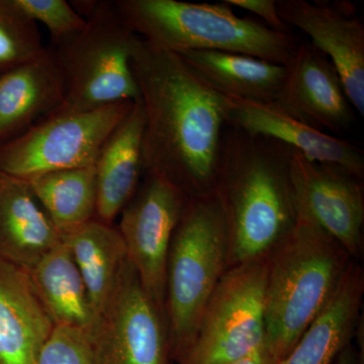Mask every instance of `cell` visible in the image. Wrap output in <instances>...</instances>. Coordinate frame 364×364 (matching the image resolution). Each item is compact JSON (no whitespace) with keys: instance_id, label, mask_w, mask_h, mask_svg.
Wrapping results in <instances>:
<instances>
[{"instance_id":"obj_22","label":"cell","mask_w":364,"mask_h":364,"mask_svg":"<svg viewBox=\"0 0 364 364\" xmlns=\"http://www.w3.org/2000/svg\"><path fill=\"white\" fill-rule=\"evenodd\" d=\"M61 240L70 249L85 280L95 318L114 291L128 260L123 238L117 228L93 219L62 235Z\"/></svg>"},{"instance_id":"obj_19","label":"cell","mask_w":364,"mask_h":364,"mask_svg":"<svg viewBox=\"0 0 364 364\" xmlns=\"http://www.w3.org/2000/svg\"><path fill=\"white\" fill-rule=\"evenodd\" d=\"M363 293V268L352 260L331 301L279 364H333L355 335Z\"/></svg>"},{"instance_id":"obj_8","label":"cell","mask_w":364,"mask_h":364,"mask_svg":"<svg viewBox=\"0 0 364 364\" xmlns=\"http://www.w3.org/2000/svg\"><path fill=\"white\" fill-rule=\"evenodd\" d=\"M135 102L41 119L23 135L0 146V172L28 181L48 172L95 165L105 141Z\"/></svg>"},{"instance_id":"obj_7","label":"cell","mask_w":364,"mask_h":364,"mask_svg":"<svg viewBox=\"0 0 364 364\" xmlns=\"http://www.w3.org/2000/svg\"><path fill=\"white\" fill-rule=\"evenodd\" d=\"M267 275V257L228 268L178 364L231 363L259 350L265 342Z\"/></svg>"},{"instance_id":"obj_25","label":"cell","mask_w":364,"mask_h":364,"mask_svg":"<svg viewBox=\"0 0 364 364\" xmlns=\"http://www.w3.org/2000/svg\"><path fill=\"white\" fill-rule=\"evenodd\" d=\"M13 4L26 18L47 28L53 45L73 37L85 26V18L65 0H13Z\"/></svg>"},{"instance_id":"obj_21","label":"cell","mask_w":364,"mask_h":364,"mask_svg":"<svg viewBox=\"0 0 364 364\" xmlns=\"http://www.w3.org/2000/svg\"><path fill=\"white\" fill-rule=\"evenodd\" d=\"M28 272L55 326L90 329L95 321L90 296L70 249L63 241Z\"/></svg>"},{"instance_id":"obj_2","label":"cell","mask_w":364,"mask_h":364,"mask_svg":"<svg viewBox=\"0 0 364 364\" xmlns=\"http://www.w3.org/2000/svg\"><path fill=\"white\" fill-rule=\"evenodd\" d=\"M294 150L227 126L215 193L229 233V267L267 257L298 223L291 179Z\"/></svg>"},{"instance_id":"obj_11","label":"cell","mask_w":364,"mask_h":364,"mask_svg":"<svg viewBox=\"0 0 364 364\" xmlns=\"http://www.w3.org/2000/svg\"><path fill=\"white\" fill-rule=\"evenodd\" d=\"M291 179L298 222L317 227L339 243L352 259L360 257L363 178L340 165L311 161L294 150Z\"/></svg>"},{"instance_id":"obj_14","label":"cell","mask_w":364,"mask_h":364,"mask_svg":"<svg viewBox=\"0 0 364 364\" xmlns=\"http://www.w3.org/2000/svg\"><path fill=\"white\" fill-rule=\"evenodd\" d=\"M226 97L227 124L251 135L272 138L301 153L311 161L332 163L363 179V151L291 117L275 102H248Z\"/></svg>"},{"instance_id":"obj_23","label":"cell","mask_w":364,"mask_h":364,"mask_svg":"<svg viewBox=\"0 0 364 364\" xmlns=\"http://www.w3.org/2000/svg\"><path fill=\"white\" fill-rule=\"evenodd\" d=\"M26 181L60 236L95 219L97 184L95 165L48 172Z\"/></svg>"},{"instance_id":"obj_10","label":"cell","mask_w":364,"mask_h":364,"mask_svg":"<svg viewBox=\"0 0 364 364\" xmlns=\"http://www.w3.org/2000/svg\"><path fill=\"white\" fill-rule=\"evenodd\" d=\"M188 198L164 177L145 173L142 184L119 214L117 230L128 259L144 291L164 315L170 244Z\"/></svg>"},{"instance_id":"obj_6","label":"cell","mask_w":364,"mask_h":364,"mask_svg":"<svg viewBox=\"0 0 364 364\" xmlns=\"http://www.w3.org/2000/svg\"><path fill=\"white\" fill-rule=\"evenodd\" d=\"M85 18L81 32L51 47L65 85L63 104L52 114L140 100L131 65L139 37L122 18L116 2H95Z\"/></svg>"},{"instance_id":"obj_3","label":"cell","mask_w":364,"mask_h":364,"mask_svg":"<svg viewBox=\"0 0 364 364\" xmlns=\"http://www.w3.org/2000/svg\"><path fill=\"white\" fill-rule=\"evenodd\" d=\"M352 260L334 239L301 222L267 256L264 345L277 360L331 301Z\"/></svg>"},{"instance_id":"obj_12","label":"cell","mask_w":364,"mask_h":364,"mask_svg":"<svg viewBox=\"0 0 364 364\" xmlns=\"http://www.w3.org/2000/svg\"><path fill=\"white\" fill-rule=\"evenodd\" d=\"M275 104L291 117L322 131L343 133L353 126L355 111L332 62L312 43L299 44L286 65Z\"/></svg>"},{"instance_id":"obj_15","label":"cell","mask_w":364,"mask_h":364,"mask_svg":"<svg viewBox=\"0 0 364 364\" xmlns=\"http://www.w3.org/2000/svg\"><path fill=\"white\" fill-rule=\"evenodd\" d=\"M64 95L63 73L51 47L0 75V146L59 109Z\"/></svg>"},{"instance_id":"obj_9","label":"cell","mask_w":364,"mask_h":364,"mask_svg":"<svg viewBox=\"0 0 364 364\" xmlns=\"http://www.w3.org/2000/svg\"><path fill=\"white\" fill-rule=\"evenodd\" d=\"M92 364H169L164 314L124 263L114 291L88 329Z\"/></svg>"},{"instance_id":"obj_13","label":"cell","mask_w":364,"mask_h":364,"mask_svg":"<svg viewBox=\"0 0 364 364\" xmlns=\"http://www.w3.org/2000/svg\"><path fill=\"white\" fill-rule=\"evenodd\" d=\"M277 11L287 26L308 35L332 62L354 111L364 117V26L345 6L306 0H277Z\"/></svg>"},{"instance_id":"obj_28","label":"cell","mask_w":364,"mask_h":364,"mask_svg":"<svg viewBox=\"0 0 364 364\" xmlns=\"http://www.w3.org/2000/svg\"><path fill=\"white\" fill-rule=\"evenodd\" d=\"M279 361L268 350L265 345L247 358L234 361V363L226 364H279Z\"/></svg>"},{"instance_id":"obj_26","label":"cell","mask_w":364,"mask_h":364,"mask_svg":"<svg viewBox=\"0 0 364 364\" xmlns=\"http://www.w3.org/2000/svg\"><path fill=\"white\" fill-rule=\"evenodd\" d=\"M36 364H92L88 330L55 326Z\"/></svg>"},{"instance_id":"obj_29","label":"cell","mask_w":364,"mask_h":364,"mask_svg":"<svg viewBox=\"0 0 364 364\" xmlns=\"http://www.w3.org/2000/svg\"><path fill=\"white\" fill-rule=\"evenodd\" d=\"M333 364H360V359L358 358L355 350L352 348L351 344H349L340 352Z\"/></svg>"},{"instance_id":"obj_18","label":"cell","mask_w":364,"mask_h":364,"mask_svg":"<svg viewBox=\"0 0 364 364\" xmlns=\"http://www.w3.org/2000/svg\"><path fill=\"white\" fill-rule=\"evenodd\" d=\"M60 241L28 182L0 172V258L28 272Z\"/></svg>"},{"instance_id":"obj_20","label":"cell","mask_w":364,"mask_h":364,"mask_svg":"<svg viewBox=\"0 0 364 364\" xmlns=\"http://www.w3.org/2000/svg\"><path fill=\"white\" fill-rule=\"evenodd\" d=\"M203 83L227 97L248 102H277L286 67L235 53L186 51L178 54Z\"/></svg>"},{"instance_id":"obj_1","label":"cell","mask_w":364,"mask_h":364,"mask_svg":"<svg viewBox=\"0 0 364 364\" xmlns=\"http://www.w3.org/2000/svg\"><path fill=\"white\" fill-rule=\"evenodd\" d=\"M131 65L145 114L144 174L164 177L188 198L214 193L228 126L226 97L178 54L140 37Z\"/></svg>"},{"instance_id":"obj_16","label":"cell","mask_w":364,"mask_h":364,"mask_svg":"<svg viewBox=\"0 0 364 364\" xmlns=\"http://www.w3.org/2000/svg\"><path fill=\"white\" fill-rule=\"evenodd\" d=\"M54 327L30 273L0 258V364H36Z\"/></svg>"},{"instance_id":"obj_4","label":"cell","mask_w":364,"mask_h":364,"mask_svg":"<svg viewBox=\"0 0 364 364\" xmlns=\"http://www.w3.org/2000/svg\"><path fill=\"white\" fill-rule=\"evenodd\" d=\"M114 2L132 32L164 51L229 52L286 65L299 46L291 33L277 32L258 21L240 18L225 1L221 4L178 0Z\"/></svg>"},{"instance_id":"obj_24","label":"cell","mask_w":364,"mask_h":364,"mask_svg":"<svg viewBox=\"0 0 364 364\" xmlns=\"http://www.w3.org/2000/svg\"><path fill=\"white\" fill-rule=\"evenodd\" d=\"M38 25L14 6L0 0V75L28 63L45 52Z\"/></svg>"},{"instance_id":"obj_17","label":"cell","mask_w":364,"mask_h":364,"mask_svg":"<svg viewBox=\"0 0 364 364\" xmlns=\"http://www.w3.org/2000/svg\"><path fill=\"white\" fill-rule=\"evenodd\" d=\"M145 114L141 100L117 124L95 163L97 184L95 219L112 225L140 186L144 173L142 142Z\"/></svg>"},{"instance_id":"obj_5","label":"cell","mask_w":364,"mask_h":364,"mask_svg":"<svg viewBox=\"0 0 364 364\" xmlns=\"http://www.w3.org/2000/svg\"><path fill=\"white\" fill-rule=\"evenodd\" d=\"M229 233L215 193L188 198L167 259L165 317L170 358L179 363L200 327L215 287L229 268Z\"/></svg>"},{"instance_id":"obj_27","label":"cell","mask_w":364,"mask_h":364,"mask_svg":"<svg viewBox=\"0 0 364 364\" xmlns=\"http://www.w3.org/2000/svg\"><path fill=\"white\" fill-rule=\"evenodd\" d=\"M229 6L240 7L259 16L268 28L279 33H289V28L280 18L275 0H225Z\"/></svg>"}]
</instances>
